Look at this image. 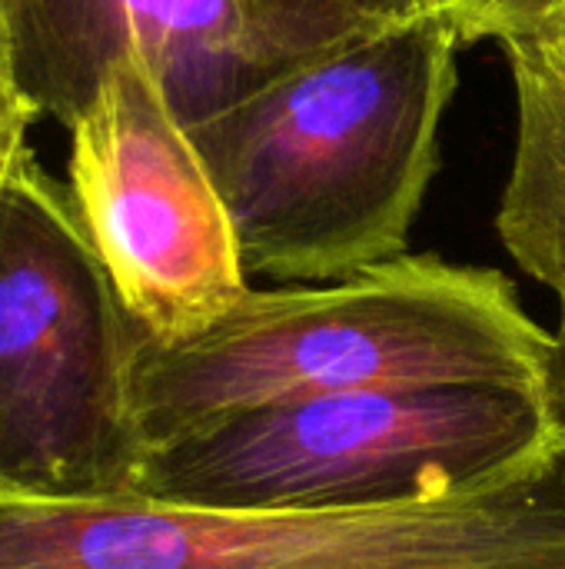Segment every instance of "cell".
<instances>
[{
	"label": "cell",
	"instance_id": "1",
	"mask_svg": "<svg viewBox=\"0 0 565 569\" xmlns=\"http://www.w3.org/2000/svg\"><path fill=\"white\" fill-rule=\"evenodd\" d=\"M463 40L430 3L263 77L190 123L250 277L336 283L406 253Z\"/></svg>",
	"mask_w": 565,
	"mask_h": 569
},
{
	"label": "cell",
	"instance_id": "2",
	"mask_svg": "<svg viewBox=\"0 0 565 569\" xmlns=\"http://www.w3.org/2000/svg\"><path fill=\"white\" fill-rule=\"evenodd\" d=\"M553 333L493 267L403 253L336 283L250 290L200 337H137L133 400L147 450L216 420L386 387L539 390Z\"/></svg>",
	"mask_w": 565,
	"mask_h": 569
},
{
	"label": "cell",
	"instance_id": "3",
	"mask_svg": "<svg viewBox=\"0 0 565 569\" xmlns=\"http://www.w3.org/2000/svg\"><path fill=\"white\" fill-rule=\"evenodd\" d=\"M563 463L539 390L386 387L256 407L147 457V497L226 513H386L483 497Z\"/></svg>",
	"mask_w": 565,
	"mask_h": 569
},
{
	"label": "cell",
	"instance_id": "4",
	"mask_svg": "<svg viewBox=\"0 0 565 569\" xmlns=\"http://www.w3.org/2000/svg\"><path fill=\"white\" fill-rule=\"evenodd\" d=\"M140 327L67 183L27 147L0 193V493H137Z\"/></svg>",
	"mask_w": 565,
	"mask_h": 569
},
{
	"label": "cell",
	"instance_id": "5",
	"mask_svg": "<svg viewBox=\"0 0 565 569\" xmlns=\"http://www.w3.org/2000/svg\"><path fill=\"white\" fill-rule=\"evenodd\" d=\"M67 133L77 217L153 343L200 337L253 290L213 173L143 60H117Z\"/></svg>",
	"mask_w": 565,
	"mask_h": 569
},
{
	"label": "cell",
	"instance_id": "6",
	"mask_svg": "<svg viewBox=\"0 0 565 569\" xmlns=\"http://www.w3.org/2000/svg\"><path fill=\"white\" fill-rule=\"evenodd\" d=\"M306 53L266 0H17L7 40L13 97L63 127L123 57L153 70L190 127Z\"/></svg>",
	"mask_w": 565,
	"mask_h": 569
},
{
	"label": "cell",
	"instance_id": "7",
	"mask_svg": "<svg viewBox=\"0 0 565 569\" xmlns=\"http://www.w3.org/2000/svg\"><path fill=\"white\" fill-rule=\"evenodd\" d=\"M516 87V147L496 233L543 287L565 280V37L503 43Z\"/></svg>",
	"mask_w": 565,
	"mask_h": 569
},
{
	"label": "cell",
	"instance_id": "8",
	"mask_svg": "<svg viewBox=\"0 0 565 569\" xmlns=\"http://www.w3.org/2000/svg\"><path fill=\"white\" fill-rule=\"evenodd\" d=\"M266 7L313 50L340 43L360 30L410 17L426 0H266Z\"/></svg>",
	"mask_w": 565,
	"mask_h": 569
},
{
	"label": "cell",
	"instance_id": "9",
	"mask_svg": "<svg viewBox=\"0 0 565 569\" xmlns=\"http://www.w3.org/2000/svg\"><path fill=\"white\" fill-rule=\"evenodd\" d=\"M460 33L463 43L476 40H526L565 27V0H426Z\"/></svg>",
	"mask_w": 565,
	"mask_h": 569
},
{
	"label": "cell",
	"instance_id": "10",
	"mask_svg": "<svg viewBox=\"0 0 565 569\" xmlns=\"http://www.w3.org/2000/svg\"><path fill=\"white\" fill-rule=\"evenodd\" d=\"M559 297V323L553 330V347H549V360H546V373H543V403L549 413V423L556 430L559 450H563L565 463V280L553 290Z\"/></svg>",
	"mask_w": 565,
	"mask_h": 569
},
{
	"label": "cell",
	"instance_id": "11",
	"mask_svg": "<svg viewBox=\"0 0 565 569\" xmlns=\"http://www.w3.org/2000/svg\"><path fill=\"white\" fill-rule=\"evenodd\" d=\"M33 120L37 117L20 100L0 110V193L7 187L10 170L17 167L20 153L27 150V130H30Z\"/></svg>",
	"mask_w": 565,
	"mask_h": 569
},
{
	"label": "cell",
	"instance_id": "12",
	"mask_svg": "<svg viewBox=\"0 0 565 569\" xmlns=\"http://www.w3.org/2000/svg\"><path fill=\"white\" fill-rule=\"evenodd\" d=\"M17 0H0V110L17 103L10 87V67H7V40H10V20H13Z\"/></svg>",
	"mask_w": 565,
	"mask_h": 569
},
{
	"label": "cell",
	"instance_id": "13",
	"mask_svg": "<svg viewBox=\"0 0 565 569\" xmlns=\"http://www.w3.org/2000/svg\"><path fill=\"white\" fill-rule=\"evenodd\" d=\"M553 33H559V37H565V27H563V30H553Z\"/></svg>",
	"mask_w": 565,
	"mask_h": 569
}]
</instances>
